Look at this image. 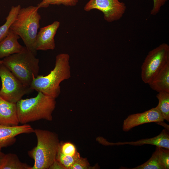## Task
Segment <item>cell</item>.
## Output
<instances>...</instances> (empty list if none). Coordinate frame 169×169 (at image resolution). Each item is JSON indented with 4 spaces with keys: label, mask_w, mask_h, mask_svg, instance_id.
<instances>
[{
    "label": "cell",
    "mask_w": 169,
    "mask_h": 169,
    "mask_svg": "<svg viewBox=\"0 0 169 169\" xmlns=\"http://www.w3.org/2000/svg\"><path fill=\"white\" fill-rule=\"evenodd\" d=\"M3 64L23 84L30 87L34 77L38 75L39 60L24 46L20 52L4 58Z\"/></svg>",
    "instance_id": "cell-5"
},
{
    "label": "cell",
    "mask_w": 169,
    "mask_h": 169,
    "mask_svg": "<svg viewBox=\"0 0 169 169\" xmlns=\"http://www.w3.org/2000/svg\"><path fill=\"white\" fill-rule=\"evenodd\" d=\"M79 154L78 153L74 156L65 155L62 153L59 149L56 159L65 168L70 169L75 161L80 157Z\"/></svg>",
    "instance_id": "cell-20"
},
{
    "label": "cell",
    "mask_w": 169,
    "mask_h": 169,
    "mask_svg": "<svg viewBox=\"0 0 169 169\" xmlns=\"http://www.w3.org/2000/svg\"><path fill=\"white\" fill-rule=\"evenodd\" d=\"M4 154H5L1 151V150H0V161Z\"/></svg>",
    "instance_id": "cell-27"
},
{
    "label": "cell",
    "mask_w": 169,
    "mask_h": 169,
    "mask_svg": "<svg viewBox=\"0 0 169 169\" xmlns=\"http://www.w3.org/2000/svg\"><path fill=\"white\" fill-rule=\"evenodd\" d=\"M59 149L65 155L74 156L78 153L75 146L70 142L64 143L62 145L60 144Z\"/></svg>",
    "instance_id": "cell-23"
},
{
    "label": "cell",
    "mask_w": 169,
    "mask_h": 169,
    "mask_svg": "<svg viewBox=\"0 0 169 169\" xmlns=\"http://www.w3.org/2000/svg\"><path fill=\"white\" fill-rule=\"evenodd\" d=\"M20 37L9 29L7 36L0 42V59L21 52L24 46L18 42Z\"/></svg>",
    "instance_id": "cell-14"
},
{
    "label": "cell",
    "mask_w": 169,
    "mask_h": 169,
    "mask_svg": "<svg viewBox=\"0 0 169 169\" xmlns=\"http://www.w3.org/2000/svg\"><path fill=\"white\" fill-rule=\"evenodd\" d=\"M20 5L12 7L5 23L0 27V42L7 35L11 24L15 20L21 8Z\"/></svg>",
    "instance_id": "cell-17"
},
{
    "label": "cell",
    "mask_w": 169,
    "mask_h": 169,
    "mask_svg": "<svg viewBox=\"0 0 169 169\" xmlns=\"http://www.w3.org/2000/svg\"><path fill=\"white\" fill-rule=\"evenodd\" d=\"M89 168L87 161L80 157L75 161L70 169H87Z\"/></svg>",
    "instance_id": "cell-25"
},
{
    "label": "cell",
    "mask_w": 169,
    "mask_h": 169,
    "mask_svg": "<svg viewBox=\"0 0 169 169\" xmlns=\"http://www.w3.org/2000/svg\"><path fill=\"white\" fill-rule=\"evenodd\" d=\"M49 169H65L64 167L56 159Z\"/></svg>",
    "instance_id": "cell-26"
},
{
    "label": "cell",
    "mask_w": 169,
    "mask_h": 169,
    "mask_svg": "<svg viewBox=\"0 0 169 169\" xmlns=\"http://www.w3.org/2000/svg\"><path fill=\"white\" fill-rule=\"evenodd\" d=\"M3 63V60H0V65Z\"/></svg>",
    "instance_id": "cell-28"
},
{
    "label": "cell",
    "mask_w": 169,
    "mask_h": 169,
    "mask_svg": "<svg viewBox=\"0 0 169 169\" xmlns=\"http://www.w3.org/2000/svg\"><path fill=\"white\" fill-rule=\"evenodd\" d=\"M102 142L104 145H123L125 144L133 146H141L145 144L155 145L156 146L169 149V135L166 129H163L157 136L151 138L141 139L135 141L118 142L115 143Z\"/></svg>",
    "instance_id": "cell-12"
},
{
    "label": "cell",
    "mask_w": 169,
    "mask_h": 169,
    "mask_svg": "<svg viewBox=\"0 0 169 169\" xmlns=\"http://www.w3.org/2000/svg\"><path fill=\"white\" fill-rule=\"evenodd\" d=\"M164 119L160 111L156 107L141 113L131 114L124 120L122 128L127 132L132 128L144 124L163 122Z\"/></svg>",
    "instance_id": "cell-9"
},
{
    "label": "cell",
    "mask_w": 169,
    "mask_h": 169,
    "mask_svg": "<svg viewBox=\"0 0 169 169\" xmlns=\"http://www.w3.org/2000/svg\"><path fill=\"white\" fill-rule=\"evenodd\" d=\"M0 96L10 102L16 103L33 90L23 84L3 64L0 65Z\"/></svg>",
    "instance_id": "cell-7"
},
{
    "label": "cell",
    "mask_w": 169,
    "mask_h": 169,
    "mask_svg": "<svg viewBox=\"0 0 169 169\" xmlns=\"http://www.w3.org/2000/svg\"><path fill=\"white\" fill-rule=\"evenodd\" d=\"M37 6L20 9L10 29L22 39L25 47L36 56L35 42L41 18Z\"/></svg>",
    "instance_id": "cell-3"
},
{
    "label": "cell",
    "mask_w": 169,
    "mask_h": 169,
    "mask_svg": "<svg viewBox=\"0 0 169 169\" xmlns=\"http://www.w3.org/2000/svg\"></svg>",
    "instance_id": "cell-29"
},
{
    "label": "cell",
    "mask_w": 169,
    "mask_h": 169,
    "mask_svg": "<svg viewBox=\"0 0 169 169\" xmlns=\"http://www.w3.org/2000/svg\"><path fill=\"white\" fill-rule=\"evenodd\" d=\"M131 169H165L161 163L158 156V150L156 147L155 151L151 157L143 164Z\"/></svg>",
    "instance_id": "cell-19"
},
{
    "label": "cell",
    "mask_w": 169,
    "mask_h": 169,
    "mask_svg": "<svg viewBox=\"0 0 169 169\" xmlns=\"http://www.w3.org/2000/svg\"><path fill=\"white\" fill-rule=\"evenodd\" d=\"M36 136L37 146L28 152L34 160L31 169H49L56 159L60 146L57 135L48 130L34 129Z\"/></svg>",
    "instance_id": "cell-4"
},
{
    "label": "cell",
    "mask_w": 169,
    "mask_h": 169,
    "mask_svg": "<svg viewBox=\"0 0 169 169\" xmlns=\"http://www.w3.org/2000/svg\"><path fill=\"white\" fill-rule=\"evenodd\" d=\"M69 58L66 53L57 55L53 69L46 75L34 77L30 86L31 89L55 99L57 98L61 92L60 84L71 77Z\"/></svg>",
    "instance_id": "cell-1"
},
{
    "label": "cell",
    "mask_w": 169,
    "mask_h": 169,
    "mask_svg": "<svg viewBox=\"0 0 169 169\" xmlns=\"http://www.w3.org/2000/svg\"><path fill=\"white\" fill-rule=\"evenodd\" d=\"M94 9L102 12L104 19L111 22L122 18L126 7L125 3L119 0H90L84 7V10L86 12Z\"/></svg>",
    "instance_id": "cell-8"
},
{
    "label": "cell",
    "mask_w": 169,
    "mask_h": 169,
    "mask_svg": "<svg viewBox=\"0 0 169 169\" xmlns=\"http://www.w3.org/2000/svg\"><path fill=\"white\" fill-rule=\"evenodd\" d=\"M168 0H153V7L150 11L151 15H156L160 11L161 7L163 6Z\"/></svg>",
    "instance_id": "cell-24"
},
{
    "label": "cell",
    "mask_w": 169,
    "mask_h": 169,
    "mask_svg": "<svg viewBox=\"0 0 169 169\" xmlns=\"http://www.w3.org/2000/svg\"><path fill=\"white\" fill-rule=\"evenodd\" d=\"M60 25L59 22L55 21L40 28L36 40L35 48L37 51L53 50L55 49L54 37Z\"/></svg>",
    "instance_id": "cell-11"
},
{
    "label": "cell",
    "mask_w": 169,
    "mask_h": 169,
    "mask_svg": "<svg viewBox=\"0 0 169 169\" xmlns=\"http://www.w3.org/2000/svg\"><path fill=\"white\" fill-rule=\"evenodd\" d=\"M55 99L40 92L35 97L21 99L16 103L18 118L22 124L44 119L51 121Z\"/></svg>",
    "instance_id": "cell-2"
},
{
    "label": "cell",
    "mask_w": 169,
    "mask_h": 169,
    "mask_svg": "<svg viewBox=\"0 0 169 169\" xmlns=\"http://www.w3.org/2000/svg\"><path fill=\"white\" fill-rule=\"evenodd\" d=\"M156 97L158 104L156 107L162 114L164 120L169 121V92L161 91L158 92Z\"/></svg>",
    "instance_id": "cell-18"
},
{
    "label": "cell",
    "mask_w": 169,
    "mask_h": 169,
    "mask_svg": "<svg viewBox=\"0 0 169 169\" xmlns=\"http://www.w3.org/2000/svg\"><path fill=\"white\" fill-rule=\"evenodd\" d=\"M78 2V0H42L37 6L39 9L47 8L50 5L63 4L65 6H74Z\"/></svg>",
    "instance_id": "cell-21"
},
{
    "label": "cell",
    "mask_w": 169,
    "mask_h": 169,
    "mask_svg": "<svg viewBox=\"0 0 169 169\" xmlns=\"http://www.w3.org/2000/svg\"><path fill=\"white\" fill-rule=\"evenodd\" d=\"M153 90L169 92V62L167 63L148 84Z\"/></svg>",
    "instance_id": "cell-15"
},
{
    "label": "cell",
    "mask_w": 169,
    "mask_h": 169,
    "mask_svg": "<svg viewBox=\"0 0 169 169\" xmlns=\"http://www.w3.org/2000/svg\"><path fill=\"white\" fill-rule=\"evenodd\" d=\"M31 167L21 162L14 153L5 154L0 161V169H31Z\"/></svg>",
    "instance_id": "cell-16"
},
{
    "label": "cell",
    "mask_w": 169,
    "mask_h": 169,
    "mask_svg": "<svg viewBox=\"0 0 169 169\" xmlns=\"http://www.w3.org/2000/svg\"><path fill=\"white\" fill-rule=\"evenodd\" d=\"M169 62V46L165 43L150 51L141 66L143 82L148 84L160 71Z\"/></svg>",
    "instance_id": "cell-6"
},
{
    "label": "cell",
    "mask_w": 169,
    "mask_h": 169,
    "mask_svg": "<svg viewBox=\"0 0 169 169\" xmlns=\"http://www.w3.org/2000/svg\"><path fill=\"white\" fill-rule=\"evenodd\" d=\"M160 161L165 169H169V149L156 146Z\"/></svg>",
    "instance_id": "cell-22"
},
{
    "label": "cell",
    "mask_w": 169,
    "mask_h": 169,
    "mask_svg": "<svg viewBox=\"0 0 169 169\" xmlns=\"http://www.w3.org/2000/svg\"><path fill=\"white\" fill-rule=\"evenodd\" d=\"M19 123L16 103L8 101L0 96V125L15 126Z\"/></svg>",
    "instance_id": "cell-13"
},
{
    "label": "cell",
    "mask_w": 169,
    "mask_h": 169,
    "mask_svg": "<svg viewBox=\"0 0 169 169\" xmlns=\"http://www.w3.org/2000/svg\"><path fill=\"white\" fill-rule=\"evenodd\" d=\"M34 129L28 124L15 126L0 125V150L13 145L16 137L22 134L34 133Z\"/></svg>",
    "instance_id": "cell-10"
}]
</instances>
